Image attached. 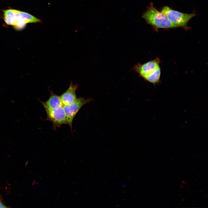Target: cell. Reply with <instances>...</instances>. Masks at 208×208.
<instances>
[{"label": "cell", "mask_w": 208, "mask_h": 208, "mask_svg": "<svg viewBox=\"0 0 208 208\" xmlns=\"http://www.w3.org/2000/svg\"><path fill=\"white\" fill-rule=\"evenodd\" d=\"M142 17L157 32L161 29L168 30L179 27L171 22L164 14L155 8L152 2L142 14Z\"/></svg>", "instance_id": "cell-1"}, {"label": "cell", "mask_w": 208, "mask_h": 208, "mask_svg": "<svg viewBox=\"0 0 208 208\" xmlns=\"http://www.w3.org/2000/svg\"><path fill=\"white\" fill-rule=\"evenodd\" d=\"M160 59L157 57L143 64H138L133 69L146 81L155 85L160 81Z\"/></svg>", "instance_id": "cell-2"}, {"label": "cell", "mask_w": 208, "mask_h": 208, "mask_svg": "<svg viewBox=\"0 0 208 208\" xmlns=\"http://www.w3.org/2000/svg\"><path fill=\"white\" fill-rule=\"evenodd\" d=\"M160 11L167 16L171 22L185 30L191 28V27L187 26V23L192 18L196 15L194 12L191 14L185 13L174 10L167 5L163 7Z\"/></svg>", "instance_id": "cell-3"}, {"label": "cell", "mask_w": 208, "mask_h": 208, "mask_svg": "<svg viewBox=\"0 0 208 208\" xmlns=\"http://www.w3.org/2000/svg\"><path fill=\"white\" fill-rule=\"evenodd\" d=\"M20 12L19 10L12 9L3 11V18L5 23L12 26L16 30L24 29L26 25L21 16Z\"/></svg>", "instance_id": "cell-4"}, {"label": "cell", "mask_w": 208, "mask_h": 208, "mask_svg": "<svg viewBox=\"0 0 208 208\" xmlns=\"http://www.w3.org/2000/svg\"><path fill=\"white\" fill-rule=\"evenodd\" d=\"M63 106L45 109L47 115L46 120L52 122L55 129L61 125H69L68 118Z\"/></svg>", "instance_id": "cell-5"}, {"label": "cell", "mask_w": 208, "mask_h": 208, "mask_svg": "<svg viewBox=\"0 0 208 208\" xmlns=\"http://www.w3.org/2000/svg\"><path fill=\"white\" fill-rule=\"evenodd\" d=\"M91 98L85 99L82 97L77 98L74 102L67 105H63V107L68 118L69 125L72 129V124L75 117L81 108L85 104L92 101Z\"/></svg>", "instance_id": "cell-6"}, {"label": "cell", "mask_w": 208, "mask_h": 208, "mask_svg": "<svg viewBox=\"0 0 208 208\" xmlns=\"http://www.w3.org/2000/svg\"><path fill=\"white\" fill-rule=\"evenodd\" d=\"M77 84L70 83L68 89L60 96V99L63 105H67L75 102L77 99L76 91L77 88Z\"/></svg>", "instance_id": "cell-7"}, {"label": "cell", "mask_w": 208, "mask_h": 208, "mask_svg": "<svg viewBox=\"0 0 208 208\" xmlns=\"http://www.w3.org/2000/svg\"><path fill=\"white\" fill-rule=\"evenodd\" d=\"M40 101L45 109H52L63 105L60 96L55 94L52 91L50 92V97L46 101L43 102Z\"/></svg>", "instance_id": "cell-8"}, {"label": "cell", "mask_w": 208, "mask_h": 208, "mask_svg": "<svg viewBox=\"0 0 208 208\" xmlns=\"http://www.w3.org/2000/svg\"><path fill=\"white\" fill-rule=\"evenodd\" d=\"M20 15L21 18L24 20L26 24L29 23L40 22L42 21L34 16L28 13L20 11Z\"/></svg>", "instance_id": "cell-9"}, {"label": "cell", "mask_w": 208, "mask_h": 208, "mask_svg": "<svg viewBox=\"0 0 208 208\" xmlns=\"http://www.w3.org/2000/svg\"><path fill=\"white\" fill-rule=\"evenodd\" d=\"M7 207L5 206L0 200V208H6Z\"/></svg>", "instance_id": "cell-10"}]
</instances>
